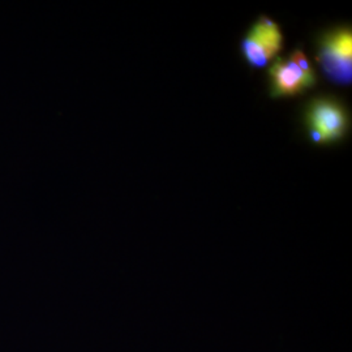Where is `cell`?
<instances>
[{
  "label": "cell",
  "mask_w": 352,
  "mask_h": 352,
  "mask_svg": "<svg viewBox=\"0 0 352 352\" xmlns=\"http://www.w3.org/2000/svg\"><path fill=\"white\" fill-rule=\"evenodd\" d=\"M270 96L294 97L317 84L315 71L302 50L292 51L287 58L277 56L269 67Z\"/></svg>",
  "instance_id": "6da1fadb"
},
{
  "label": "cell",
  "mask_w": 352,
  "mask_h": 352,
  "mask_svg": "<svg viewBox=\"0 0 352 352\" xmlns=\"http://www.w3.org/2000/svg\"><path fill=\"white\" fill-rule=\"evenodd\" d=\"M330 81L340 85L351 84V28H340L327 33L320 41L316 58Z\"/></svg>",
  "instance_id": "7a4b0ae2"
},
{
  "label": "cell",
  "mask_w": 352,
  "mask_h": 352,
  "mask_svg": "<svg viewBox=\"0 0 352 352\" xmlns=\"http://www.w3.org/2000/svg\"><path fill=\"white\" fill-rule=\"evenodd\" d=\"M283 47V34L276 21L261 16L241 41V54L250 65L264 68Z\"/></svg>",
  "instance_id": "3957f363"
},
{
  "label": "cell",
  "mask_w": 352,
  "mask_h": 352,
  "mask_svg": "<svg viewBox=\"0 0 352 352\" xmlns=\"http://www.w3.org/2000/svg\"><path fill=\"white\" fill-rule=\"evenodd\" d=\"M309 129L321 135L324 144L340 141L349 131L350 119L342 104L330 98H317L307 111Z\"/></svg>",
  "instance_id": "277c9868"
},
{
  "label": "cell",
  "mask_w": 352,
  "mask_h": 352,
  "mask_svg": "<svg viewBox=\"0 0 352 352\" xmlns=\"http://www.w3.org/2000/svg\"><path fill=\"white\" fill-rule=\"evenodd\" d=\"M309 138L316 144H324V140L321 138V135L318 132L314 131V129H309Z\"/></svg>",
  "instance_id": "5b68a950"
}]
</instances>
